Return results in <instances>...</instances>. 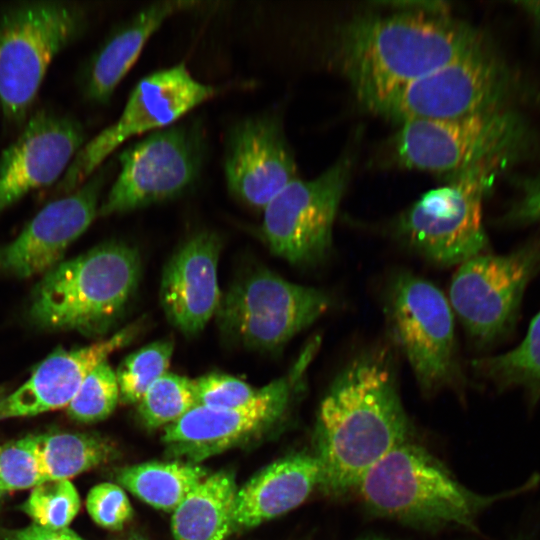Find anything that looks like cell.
Listing matches in <instances>:
<instances>
[{
    "instance_id": "4",
    "label": "cell",
    "mask_w": 540,
    "mask_h": 540,
    "mask_svg": "<svg viewBox=\"0 0 540 540\" xmlns=\"http://www.w3.org/2000/svg\"><path fill=\"white\" fill-rule=\"evenodd\" d=\"M140 276L134 246L116 240L101 243L42 275L32 292L29 319L48 330L104 336L125 314Z\"/></svg>"
},
{
    "instance_id": "33",
    "label": "cell",
    "mask_w": 540,
    "mask_h": 540,
    "mask_svg": "<svg viewBox=\"0 0 540 540\" xmlns=\"http://www.w3.org/2000/svg\"><path fill=\"white\" fill-rule=\"evenodd\" d=\"M85 504L92 520L106 529H122L133 515L126 493L113 483L105 482L92 487Z\"/></svg>"
},
{
    "instance_id": "1",
    "label": "cell",
    "mask_w": 540,
    "mask_h": 540,
    "mask_svg": "<svg viewBox=\"0 0 540 540\" xmlns=\"http://www.w3.org/2000/svg\"><path fill=\"white\" fill-rule=\"evenodd\" d=\"M409 434L389 351L362 352L338 372L318 407L313 454L320 466L319 487L332 495L356 488Z\"/></svg>"
},
{
    "instance_id": "40",
    "label": "cell",
    "mask_w": 540,
    "mask_h": 540,
    "mask_svg": "<svg viewBox=\"0 0 540 540\" xmlns=\"http://www.w3.org/2000/svg\"><path fill=\"white\" fill-rule=\"evenodd\" d=\"M131 540H142V539H139V538H134V539H131Z\"/></svg>"
},
{
    "instance_id": "36",
    "label": "cell",
    "mask_w": 540,
    "mask_h": 540,
    "mask_svg": "<svg viewBox=\"0 0 540 540\" xmlns=\"http://www.w3.org/2000/svg\"><path fill=\"white\" fill-rule=\"evenodd\" d=\"M521 4L525 5V11L534 18L535 22L540 23V2H526Z\"/></svg>"
},
{
    "instance_id": "10",
    "label": "cell",
    "mask_w": 540,
    "mask_h": 540,
    "mask_svg": "<svg viewBox=\"0 0 540 540\" xmlns=\"http://www.w3.org/2000/svg\"><path fill=\"white\" fill-rule=\"evenodd\" d=\"M323 289L290 282L265 268L235 280L215 314L222 336L241 347L275 351L332 306Z\"/></svg>"
},
{
    "instance_id": "21",
    "label": "cell",
    "mask_w": 540,
    "mask_h": 540,
    "mask_svg": "<svg viewBox=\"0 0 540 540\" xmlns=\"http://www.w3.org/2000/svg\"><path fill=\"white\" fill-rule=\"evenodd\" d=\"M201 4L193 0L156 1L115 26L83 69L81 88L84 97L95 104L109 103L148 40L163 23L174 14L193 10Z\"/></svg>"
},
{
    "instance_id": "38",
    "label": "cell",
    "mask_w": 540,
    "mask_h": 540,
    "mask_svg": "<svg viewBox=\"0 0 540 540\" xmlns=\"http://www.w3.org/2000/svg\"><path fill=\"white\" fill-rule=\"evenodd\" d=\"M2 399H3V397H2V392H1V390H0V402H1Z\"/></svg>"
},
{
    "instance_id": "11",
    "label": "cell",
    "mask_w": 540,
    "mask_h": 540,
    "mask_svg": "<svg viewBox=\"0 0 540 540\" xmlns=\"http://www.w3.org/2000/svg\"><path fill=\"white\" fill-rule=\"evenodd\" d=\"M386 315L394 342L424 393L456 387L462 380L453 310L432 282L397 273L386 294Z\"/></svg>"
},
{
    "instance_id": "15",
    "label": "cell",
    "mask_w": 540,
    "mask_h": 540,
    "mask_svg": "<svg viewBox=\"0 0 540 540\" xmlns=\"http://www.w3.org/2000/svg\"><path fill=\"white\" fill-rule=\"evenodd\" d=\"M351 171L342 158L311 180L295 178L264 208L261 227L270 251L297 266L322 262Z\"/></svg>"
},
{
    "instance_id": "19",
    "label": "cell",
    "mask_w": 540,
    "mask_h": 540,
    "mask_svg": "<svg viewBox=\"0 0 540 540\" xmlns=\"http://www.w3.org/2000/svg\"><path fill=\"white\" fill-rule=\"evenodd\" d=\"M221 238L200 231L186 239L166 263L160 283V304L168 322L181 333L201 332L221 301L218 262Z\"/></svg>"
},
{
    "instance_id": "31",
    "label": "cell",
    "mask_w": 540,
    "mask_h": 540,
    "mask_svg": "<svg viewBox=\"0 0 540 540\" xmlns=\"http://www.w3.org/2000/svg\"><path fill=\"white\" fill-rule=\"evenodd\" d=\"M45 481L39 467L34 435L0 447V483L5 492L34 488Z\"/></svg>"
},
{
    "instance_id": "14",
    "label": "cell",
    "mask_w": 540,
    "mask_h": 540,
    "mask_svg": "<svg viewBox=\"0 0 540 540\" xmlns=\"http://www.w3.org/2000/svg\"><path fill=\"white\" fill-rule=\"evenodd\" d=\"M540 271V238L506 255L479 254L460 264L449 303L469 336L489 345L514 327L529 281Z\"/></svg>"
},
{
    "instance_id": "7",
    "label": "cell",
    "mask_w": 540,
    "mask_h": 540,
    "mask_svg": "<svg viewBox=\"0 0 540 540\" xmlns=\"http://www.w3.org/2000/svg\"><path fill=\"white\" fill-rule=\"evenodd\" d=\"M519 92L514 73L483 42L369 109L400 124L449 120L513 108Z\"/></svg>"
},
{
    "instance_id": "5",
    "label": "cell",
    "mask_w": 540,
    "mask_h": 540,
    "mask_svg": "<svg viewBox=\"0 0 540 540\" xmlns=\"http://www.w3.org/2000/svg\"><path fill=\"white\" fill-rule=\"evenodd\" d=\"M538 135L514 107L449 120L401 123L394 139L402 166L448 175L496 164L506 168L537 151Z\"/></svg>"
},
{
    "instance_id": "20",
    "label": "cell",
    "mask_w": 540,
    "mask_h": 540,
    "mask_svg": "<svg viewBox=\"0 0 540 540\" xmlns=\"http://www.w3.org/2000/svg\"><path fill=\"white\" fill-rule=\"evenodd\" d=\"M142 328V321H137L92 345L57 349L24 384L1 400L0 419L35 416L67 407L89 373L110 354L132 342Z\"/></svg>"
},
{
    "instance_id": "35",
    "label": "cell",
    "mask_w": 540,
    "mask_h": 540,
    "mask_svg": "<svg viewBox=\"0 0 540 540\" xmlns=\"http://www.w3.org/2000/svg\"><path fill=\"white\" fill-rule=\"evenodd\" d=\"M4 540H83L73 530L67 528H47L35 523L27 527L3 530Z\"/></svg>"
},
{
    "instance_id": "6",
    "label": "cell",
    "mask_w": 540,
    "mask_h": 540,
    "mask_svg": "<svg viewBox=\"0 0 540 540\" xmlns=\"http://www.w3.org/2000/svg\"><path fill=\"white\" fill-rule=\"evenodd\" d=\"M87 11L69 1H27L0 12V110L25 121L54 58L80 38Z\"/></svg>"
},
{
    "instance_id": "41",
    "label": "cell",
    "mask_w": 540,
    "mask_h": 540,
    "mask_svg": "<svg viewBox=\"0 0 540 540\" xmlns=\"http://www.w3.org/2000/svg\"><path fill=\"white\" fill-rule=\"evenodd\" d=\"M366 540H379V539H366Z\"/></svg>"
},
{
    "instance_id": "8",
    "label": "cell",
    "mask_w": 540,
    "mask_h": 540,
    "mask_svg": "<svg viewBox=\"0 0 540 540\" xmlns=\"http://www.w3.org/2000/svg\"><path fill=\"white\" fill-rule=\"evenodd\" d=\"M207 156L200 120L178 121L148 133L117 156L119 173L98 216L132 212L183 196L198 183Z\"/></svg>"
},
{
    "instance_id": "25",
    "label": "cell",
    "mask_w": 540,
    "mask_h": 540,
    "mask_svg": "<svg viewBox=\"0 0 540 540\" xmlns=\"http://www.w3.org/2000/svg\"><path fill=\"white\" fill-rule=\"evenodd\" d=\"M34 442L45 480H68L108 461L113 455L110 443L86 433H46L34 436Z\"/></svg>"
},
{
    "instance_id": "27",
    "label": "cell",
    "mask_w": 540,
    "mask_h": 540,
    "mask_svg": "<svg viewBox=\"0 0 540 540\" xmlns=\"http://www.w3.org/2000/svg\"><path fill=\"white\" fill-rule=\"evenodd\" d=\"M174 342L161 339L134 351L119 364L116 377L119 400L123 403H138L148 389L167 372Z\"/></svg>"
},
{
    "instance_id": "34",
    "label": "cell",
    "mask_w": 540,
    "mask_h": 540,
    "mask_svg": "<svg viewBox=\"0 0 540 540\" xmlns=\"http://www.w3.org/2000/svg\"><path fill=\"white\" fill-rule=\"evenodd\" d=\"M512 183L517 190L515 200L503 215L509 225H529L540 221V172L514 177Z\"/></svg>"
},
{
    "instance_id": "17",
    "label": "cell",
    "mask_w": 540,
    "mask_h": 540,
    "mask_svg": "<svg viewBox=\"0 0 540 540\" xmlns=\"http://www.w3.org/2000/svg\"><path fill=\"white\" fill-rule=\"evenodd\" d=\"M229 193L264 210L296 177V164L280 117L271 112L244 117L226 135L223 161Z\"/></svg>"
},
{
    "instance_id": "9",
    "label": "cell",
    "mask_w": 540,
    "mask_h": 540,
    "mask_svg": "<svg viewBox=\"0 0 540 540\" xmlns=\"http://www.w3.org/2000/svg\"><path fill=\"white\" fill-rule=\"evenodd\" d=\"M507 168L489 164L449 178L405 210L394 232L407 246L440 266L462 264L488 245L482 221L483 201L496 176Z\"/></svg>"
},
{
    "instance_id": "13",
    "label": "cell",
    "mask_w": 540,
    "mask_h": 540,
    "mask_svg": "<svg viewBox=\"0 0 540 540\" xmlns=\"http://www.w3.org/2000/svg\"><path fill=\"white\" fill-rule=\"evenodd\" d=\"M318 340L310 342L285 376L257 389L248 403L230 409L194 406L167 425L162 437L168 453L197 464L243 441L257 437L277 424L288 411L293 395L303 384Z\"/></svg>"
},
{
    "instance_id": "32",
    "label": "cell",
    "mask_w": 540,
    "mask_h": 540,
    "mask_svg": "<svg viewBox=\"0 0 540 540\" xmlns=\"http://www.w3.org/2000/svg\"><path fill=\"white\" fill-rule=\"evenodd\" d=\"M196 406L230 409L242 406L254 398L257 389L234 376L209 373L193 380Z\"/></svg>"
},
{
    "instance_id": "2",
    "label": "cell",
    "mask_w": 540,
    "mask_h": 540,
    "mask_svg": "<svg viewBox=\"0 0 540 540\" xmlns=\"http://www.w3.org/2000/svg\"><path fill=\"white\" fill-rule=\"evenodd\" d=\"M485 42L442 8L367 14L344 25L338 56L358 99L371 108Z\"/></svg>"
},
{
    "instance_id": "29",
    "label": "cell",
    "mask_w": 540,
    "mask_h": 540,
    "mask_svg": "<svg viewBox=\"0 0 540 540\" xmlns=\"http://www.w3.org/2000/svg\"><path fill=\"white\" fill-rule=\"evenodd\" d=\"M80 508L74 485L66 479H48L35 486L23 503L33 523L47 528H67Z\"/></svg>"
},
{
    "instance_id": "22",
    "label": "cell",
    "mask_w": 540,
    "mask_h": 540,
    "mask_svg": "<svg viewBox=\"0 0 540 540\" xmlns=\"http://www.w3.org/2000/svg\"><path fill=\"white\" fill-rule=\"evenodd\" d=\"M319 486L320 466L314 454L299 452L269 464L237 490L232 532L289 512Z\"/></svg>"
},
{
    "instance_id": "24",
    "label": "cell",
    "mask_w": 540,
    "mask_h": 540,
    "mask_svg": "<svg viewBox=\"0 0 540 540\" xmlns=\"http://www.w3.org/2000/svg\"><path fill=\"white\" fill-rule=\"evenodd\" d=\"M207 475L195 463L151 461L121 468L116 480L150 506L171 512Z\"/></svg>"
},
{
    "instance_id": "12",
    "label": "cell",
    "mask_w": 540,
    "mask_h": 540,
    "mask_svg": "<svg viewBox=\"0 0 540 540\" xmlns=\"http://www.w3.org/2000/svg\"><path fill=\"white\" fill-rule=\"evenodd\" d=\"M217 93V87L194 78L185 63L146 75L119 118L85 142L58 182V191L66 195L76 190L125 141L178 122Z\"/></svg>"
},
{
    "instance_id": "30",
    "label": "cell",
    "mask_w": 540,
    "mask_h": 540,
    "mask_svg": "<svg viewBox=\"0 0 540 540\" xmlns=\"http://www.w3.org/2000/svg\"><path fill=\"white\" fill-rule=\"evenodd\" d=\"M118 401L116 373L107 361H103L84 379L66 407L67 414L77 422L101 421L114 411Z\"/></svg>"
},
{
    "instance_id": "23",
    "label": "cell",
    "mask_w": 540,
    "mask_h": 540,
    "mask_svg": "<svg viewBox=\"0 0 540 540\" xmlns=\"http://www.w3.org/2000/svg\"><path fill=\"white\" fill-rule=\"evenodd\" d=\"M234 475L219 471L207 475L173 511L175 540H224L232 532L237 493Z\"/></svg>"
},
{
    "instance_id": "39",
    "label": "cell",
    "mask_w": 540,
    "mask_h": 540,
    "mask_svg": "<svg viewBox=\"0 0 540 540\" xmlns=\"http://www.w3.org/2000/svg\"><path fill=\"white\" fill-rule=\"evenodd\" d=\"M516 540H526V539H525V538H523V537H519V538H518V539H516Z\"/></svg>"
},
{
    "instance_id": "28",
    "label": "cell",
    "mask_w": 540,
    "mask_h": 540,
    "mask_svg": "<svg viewBox=\"0 0 540 540\" xmlns=\"http://www.w3.org/2000/svg\"><path fill=\"white\" fill-rule=\"evenodd\" d=\"M196 406L193 380L172 372L162 375L138 402V415L148 428L169 425Z\"/></svg>"
},
{
    "instance_id": "3",
    "label": "cell",
    "mask_w": 540,
    "mask_h": 540,
    "mask_svg": "<svg viewBox=\"0 0 540 540\" xmlns=\"http://www.w3.org/2000/svg\"><path fill=\"white\" fill-rule=\"evenodd\" d=\"M409 440L390 450L356 486L365 506L376 515L424 528L476 530L477 517L483 510L535 487L539 480L535 475L507 492L477 494L425 448Z\"/></svg>"
},
{
    "instance_id": "16",
    "label": "cell",
    "mask_w": 540,
    "mask_h": 540,
    "mask_svg": "<svg viewBox=\"0 0 540 540\" xmlns=\"http://www.w3.org/2000/svg\"><path fill=\"white\" fill-rule=\"evenodd\" d=\"M116 162L103 164L80 187L44 206L10 243L0 247V272L17 278L44 275L91 225Z\"/></svg>"
},
{
    "instance_id": "37",
    "label": "cell",
    "mask_w": 540,
    "mask_h": 540,
    "mask_svg": "<svg viewBox=\"0 0 540 540\" xmlns=\"http://www.w3.org/2000/svg\"><path fill=\"white\" fill-rule=\"evenodd\" d=\"M3 494H4V491H3L2 487H1V483H0V498L2 497Z\"/></svg>"
},
{
    "instance_id": "26",
    "label": "cell",
    "mask_w": 540,
    "mask_h": 540,
    "mask_svg": "<svg viewBox=\"0 0 540 540\" xmlns=\"http://www.w3.org/2000/svg\"><path fill=\"white\" fill-rule=\"evenodd\" d=\"M472 366L500 389L522 388L529 402L536 404L540 399V312L519 346L504 354L476 359Z\"/></svg>"
},
{
    "instance_id": "18",
    "label": "cell",
    "mask_w": 540,
    "mask_h": 540,
    "mask_svg": "<svg viewBox=\"0 0 540 540\" xmlns=\"http://www.w3.org/2000/svg\"><path fill=\"white\" fill-rule=\"evenodd\" d=\"M86 141L76 118L48 110L31 115L0 156V213L34 190L60 181Z\"/></svg>"
}]
</instances>
